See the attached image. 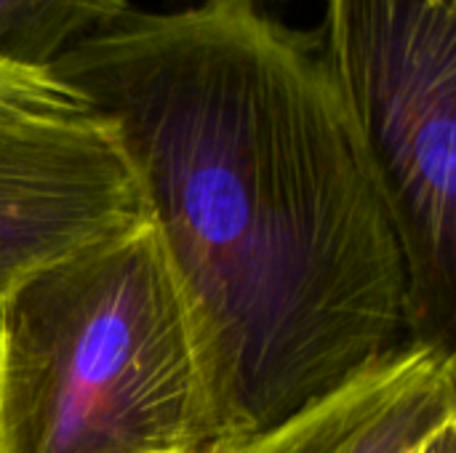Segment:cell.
<instances>
[{
    "label": "cell",
    "mask_w": 456,
    "mask_h": 453,
    "mask_svg": "<svg viewBox=\"0 0 456 453\" xmlns=\"http://www.w3.org/2000/svg\"><path fill=\"white\" fill-rule=\"evenodd\" d=\"M51 75L128 152L198 310L224 438L417 342L406 256L318 32L259 0L128 8Z\"/></svg>",
    "instance_id": "obj_1"
},
{
    "label": "cell",
    "mask_w": 456,
    "mask_h": 453,
    "mask_svg": "<svg viewBox=\"0 0 456 453\" xmlns=\"http://www.w3.org/2000/svg\"><path fill=\"white\" fill-rule=\"evenodd\" d=\"M211 350L152 219L0 299V453H208Z\"/></svg>",
    "instance_id": "obj_2"
},
{
    "label": "cell",
    "mask_w": 456,
    "mask_h": 453,
    "mask_svg": "<svg viewBox=\"0 0 456 453\" xmlns=\"http://www.w3.org/2000/svg\"><path fill=\"white\" fill-rule=\"evenodd\" d=\"M329 72L395 224L417 342L452 350L456 291V0H323Z\"/></svg>",
    "instance_id": "obj_3"
},
{
    "label": "cell",
    "mask_w": 456,
    "mask_h": 453,
    "mask_svg": "<svg viewBox=\"0 0 456 453\" xmlns=\"http://www.w3.org/2000/svg\"><path fill=\"white\" fill-rule=\"evenodd\" d=\"M150 222L112 123L77 93L0 99V299L35 270Z\"/></svg>",
    "instance_id": "obj_4"
},
{
    "label": "cell",
    "mask_w": 456,
    "mask_h": 453,
    "mask_svg": "<svg viewBox=\"0 0 456 453\" xmlns=\"http://www.w3.org/2000/svg\"><path fill=\"white\" fill-rule=\"evenodd\" d=\"M454 352L411 342L294 417L216 441L208 453H409L456 425Z\"/></svg>",
    "instance_id": "obj_5"
},
{
    "label": "cell",
    "mask_w": 456,
    "mask_h": 453,
    "mask_svg": "<svg viewBox=\"0 0 456 453\" xmlns=\"http://www.w3.org/2000/svg\"><path fill=\"white\" fill-rule=\"evenodd\" d=\"M128 8V0H0V61L51 72L64 51Z\"/></svg>",
    "instance_id": "obj_6"
},
{
    "label": "cell",
    "mask_w": 456,
    "mask_h": 453,
    "mask_svg": "<svg viewBox=\"0 0 456 453\" xmlns=\"http://www.w3.org/2000/svg\"><path fill=\"white\" fill-rule=\"evenodd\" d=\"M75 93L51 72L21 69L0 61V99H53Z\"/></svg>",
    "instance_id": "obj_7"
},
{
    "label": "cell",
    "mask_w": 456,
    "mask_h": 453,
    "mask_svg": "<svg viewBox=\"0 0 456 453\" xmlns=\"http://www.w3.org/2000/svg\"><path fill=\"white\" fill-rule=\"evenodd\" d=\"M409 453H456V425H446Z\"/></svg>",
    "instance_id": "obj_8"
}]
</instances>
